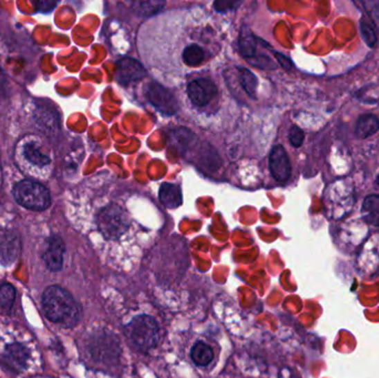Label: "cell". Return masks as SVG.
I'll return each instance as SVG.
<instances>
[{
  "label": "cell",
  "mask_w": 379,
  "mask_h": 378,
  "mask_svg": "<svg viewBox=\"0 0 379 378\" xmlns=\"http://www.w3.org/2000/svg\"><path fill=\"white\" fill-rule=\"evenodd\" d=\"M46 316L64 327H73L80 318V307L73 295L58 285L48 287L42 295Z\"/></svg>",
  "instance_id": "6da1fadb"
},
{
  "label": "cell",
  "mask_w": 379,
  "mask_h": 378,
  "mask_svg": "<svg viewBox=\"0 0 379 378\" xmlns=\"http://www.w3.org/2000/svg\"><path fill=\"white\" fill-rule=\"evenodd\" d=\"M127 335L139 350H149L159 342V326L154 317L139 315L129 323Z\"/></svg>",
  "instance_id": "7a4b0ae2"
},
{
  "label": "cell",
  "mask_w": 379,
  "mask_h": 378,
  "mask_svg": "<svg viewBox=\"0 0 379 378\" xmlns=\"http://www.w3.org/2000/svg\"><path fill=\"white\" fill-rule=\"evenodd\" d=\"M98 228L107 240H119L130 228L128 212L119 204H110L98 215Z\"/></svg>",
  "instance_id": "3957f363"
},
{
  "label": "cell",
  "mask_w": 379,
  "mask_h": 378,
  "mask_svg": "<svg viewBox=\"0 0 379 378\" xmlns=\"http://www.w3.org/2000/svg\"><path fill=\"white\" fill-rule=\"evenodd\" d=\"M14 195L20 206L31 211H44L50 206V193L35 181H20L15 186Z\"/></svg>",
  "instance_id": "277c9868"
},
{
  "label": "cell",
  "mask_w": 379,
  "mask_h": 378,
  "mask_svg": "<svg viewBox=\"0 0 379 378\" xmlns=\"http://www.w3.org/2000/svg\"><path fill=\"white\" fill-rule=\"evenodd\" d=\"M145 96L147 100L161 114L173 116L178 111V103L176 97L169 89L158 84L151 82L145 87Z\"/></svg>",
  "instance_id": "5b68a950"
},
{
  "label": "cell",
  "mask_w": 379,
  "mask_h": 378,
  "mask_svg": "<svg viewBox=\"0 0 379 378\" xmlns=\"http://www.w3.org/2000/svg\"><path fill=\"white\" fill-rule=\"evenodd\" d=\"M218 87L209 78H198L190 81L187 87V95L193 106H207L216 97Z\"/></svg>",
  "instance_id": "8992f818"
},
{
  "label": "cell",
  "mask_w": 379,
  "mask_h": 378,
  "mask_svg": "<svg viewBox=\"0 0 379 378\" xmlns=\"http://www.w3.org/2000/svg\"><path fill=\"white\" fill-rule=\"evenodd\" d=\"M270 174L279 182H286L292 174V167H290V159L284 147L281 145H275L270 150Z\"/></svg>",
  "instance_id": "52a82bcc"
},
{
  "label": "cell",
  "mask_w": 379,
  "mask_h": 378,
  "mask_svg": "<svg viewBox=\"0 0 379 378\" xmlns=\"http://www.w3.org/2000/svg\"><path fill=\"white\" fill-rule=\"evenodd\" d=\"M145 71L142 64L137 62L136 59L123 58L118 64L115 80L123 86L132 84L134 81L141 80L145 78Z\"/></svg>",
  "instance_id": "ba28073f"
},
{
  "label": "cell",
  "mask_w": 379,
  "mask_h": 378,
  "mask_svg": "<svg viewBox=\"0 0 379 378\" xmlns=\"http://www.w3.org/2000/svg\"><path fill=\"white\" fill-rule=\"evenodd\" d=\"M66 246L62 237L53 235L48 240L47 248L44 253V261L49 270L58 272L64 265V255Z\"/></svg>",
  "instance_id": "9c48e42d"
},
{
  "label": "cell",
  "mask_w": 379,
  "mask_h": 378,
  "mask_svg": "<svg viewBox=\"0 0 379 378\" xmlns=\"http://www.w3.org/2000/svg\"><path fill=\"white\" fill-rule=\"evenodd\" d=\"M28 359V350L19 343L9 344L3 354V361H6L7 366L15 372L25 370Z\"/></svg>",
  "instance_id": "30bf717a"
},
{
  "label": "cell",
  "mask_w": 379,
  "mask_h": 378,
  "mask_svg": "<svg viewBox=\"0 0 379 378\" xmlns=\"http://www.w3.org/2000/svg\"><path fill=\"white\" fill-rule=\"evenodd\" d=\"M20 245L18 237L14 234H0V261L12 263L19 254Z\"/></svg>",
  "instance_id": "8fae6325"
},
{
  "label": "cell",
  "mask_w": 379,
  "mask_h": 378,
  "mask_svg": "<svg viewBox=\"0 0 379 378\" xmlns=\"http://www.w3.org/2000/svg\"><path fill=\"white\" fill-rule=\"evenodd\" d=\"M159 199L167 209H176L182 204V192L180 186L165 183L160 186Z\"/></svg>",
  "instance_id": "7c38bea8"
},
{
  "label": "cell",
  "mask_w": 379,
  "mask_h": 378,
  "mask_svg": "<svg viewBox=\"0 0 379 378\" xmlns=\"http://www.w3.org/2000/svg\"><path fill=\"white\" fill-rule=\"evenodd\" d=\"M362 219L368 224L379 226V195H371L366 197L362 206Z\"/></svg>",
  "instance_id": "4fadbf2b"
},
{
  "label": "cell",
  "mask_w": 379,
  "mask_h": 378,
  "mask_svg": "<svg viewBox=\"0 0 379 378\" xmlns=\"http://www.w3.org/2000/svg\"><path fill=\"white\" fill-rule=\"evenodd\" d=\"M379 130V120L373 114H364L357 121L355 134L360 139H366Z\"/></svg>",
  "instance_id": "5bb4252c"
},
{
  "label": "cell",
  "mask_w": 379,
  "mask_h": 378,
  "mask_svg": "<svg viewBox=\"0 0 379 378\" xmlns=\"http://www.w3.org/2000/svg\"><path fill=\"white\" fill-rule=\"evenodd\" d=\"M191 357L198 366H207L214 359L212 348L203 342H196L191 350Z\"/></svg>",
  "instance_id": "9a60e30c"
},
{
  "label": "cell",
  "mask_w": 379,
  "mask_h": 378,
  "mask_svg": "<svg viewBox=\"0 0 379 378\" xmlns=\"http://www.w3.org/2000/svg\"><path fill=\"white\" fill-rule=\"evenodd\" d=\"M25 156L31 163L39 165V167H44V165L50 163L49 156L47 153L42 152L39 145L35 142H27V145H25Z\"/></svg>",
  "instance_id": "2e32d148"
},
{
  "label": "cell",
  "mask_w": 379,
  "mask_h": 378,
  "mask_svg": "<svg viewBox=\"0 0 379 378\" xmlns=\"http://www.w3.org/2000/svg\"><path fill=\"white\" fill-rule=\"evenodd\" d=\"M240 82L244 91L248 93V97L257 99V90L259 86V80L254 73L246 68H240Z\"/></svg>",
  "instance_id": "e0dca14e"
},
{
  "label": "cell",
  "mask_w": 379,
  "mask_h": 378,
  "mask_svg": "<svg viewBox=\"0 0 379 378\" xmlns=\"http://www.w3.org/2000/svg\"><path fill=\"white\" fill-rule=\"evenodd\" d=\"M16 298V289L12 284L0 285V307L9 309L14 304Z\"/></svg>",
  "instance_id": "ac0fdd59"
},
{
  "label": "cell",
  "mask_w": 379,
  "mask_h": 378,
  "mask_svg": "<svg viewBox=\"0 0 379 378\" xmlns=\"http://www.w3.org/2000/svg\"><path fill=\"white\" fill-rule=\"evenodd\" d=\"M360 33H362V39L366 42V45L368 47H375L377 44L376 31L373 28L371 21H368L366 18L360 21Z\"/></svg>",
  "instance_id": "d6986e66"
},
{
  "label": "cell",
  "mask_w": 379,
  "mask_h": 378,
  "mask_svg": "<svg viewBox=\"0 0 379 378\" xmlns=\"http://www.w3.org/2000/svg\"><path fill=\"white\" fill-rule=\"evenodd\" d=\"M362 6L365 8V12L371 17V23L373 27L376 28L379 33V1L371 0V1H364Z\"/></svg>",
  "instance_id": "ffe728a7"
},
{
  "label": "cell",
  "mask_w": 379,
  "mask_h": 378,
  "mask_svg": "<svg viewBox=\"0 0 379 378\" xmlns=\"http://www.w3.org/2000/svg\"><path fill=\"white\" fill-rule=\"evenodd\" d=\"M134 10L140 16H150L154 14L156 9H160L165 6V3H154V1H148V3H134Z\"/></svg>",
  "instance_id": "44dd1931"
},
{
  "label": "cell",
  "mask_w": 379,
  "mask_h": 378,
  "mask_svg": "<svg viewBox=\"0 0 379 378\" xmlns=\"http://www.w3.org/2000/svg\"><path fill=\"white\" fill-rule=\"evenodd\" d=\"M240 47L242 51V55L246 58L253 56L255 53V49H257V44L254 40L253 35H242L240 39Z\"/></svg>",
  "instance_id": "7402d4cb"
},
{
  "label": "cell",
  "mask_w": 379,
  "mask_h": 378,
  "mask_svg": "<svg viewBox=\"0 0 379 378\" xmlns=\"http://www.w3.org/2000/svg\"><path fill=\"white\" fill-rule=\"evenodd\" d=\"M305 134L303 132V130L299 128V127H292V129L290 130V134H288V140H290V145L293 147H299L303 145V141H304Z\"/></svg>",
  "instance_id": "603a6c76"
},
{
  "label": "cell",
  "mask_w": 379,
  "mask_h": 378,
  "mask_svg": "<svg viewBox=\"0 0 379 378\" xmlns=\"http://www.w3.org/2000/svg\"><path fill=\"white\" fill-rule=\"evenodd\" d=\"M57 5H58L57 1H36L35 3L37 12H50Z\"/></svg>",
  "instance_id": "cb8c5ba5"
},
{
  "label": "cell",
  "mask_w": 379,
  "mask_h": 378,
  "mask_svg": "<svg viewBox=\"0 0 379 378\" xmlns=\"http://www.w3.org/2000/svg\"><path fill=\"white\" fill-rule=\"evenodd\" d=\"M376 182H377V184H378V186H379V175H378V177H377Z\"/></svg>",
  "instance_id": "d4e9b609"
}]
</instances>
